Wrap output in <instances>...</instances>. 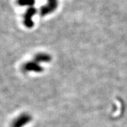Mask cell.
Returning a JSON list of instances; mask_svg holds the SVG:
<instances>
[{"label":"cell","instance_id":"1","mask_svg":"<svg viewBox=\"0 0 127 127\" xmlns=\"http://www.w3.org/2000/svg\"><path fill=\"white\" fill-rule=\"evenodd\" d=\"M58 7V0H47V3L45 5L41 7L40 15L44 16L51 13L55 10Z\"/></svg>","mask_w":127,"mask_h":127},{"label":"cell","instance_id":"2","mask_svg":"<svg viewBox=\"0 0 127 127\" xmlns=\"http://www.w3.org/2000/svg\"><path fill=\"white\" fill-rule=\"evenodd\" d=\"M31 120V117L29 114H23L17 117L12 123V127H24Z\"/></svg>","mask_w":127,"mask_h":127},{"label":"cell","instance_id":"3","mask_svg":"<svg viewBox=\"0 0 127 127\" xmlns=\"http://www.w3.org/2000/svg\"><path fill=\"white\" fill-rule=\"evenodd\" d=\"M36 12V9L34 7H31L29 8L24 16V24L28 28L33 27L34 22L32 21V17Z\"/></svg>","mask_w":127,"mask_h":127},{"label":"cell","instance_id":"4","mask_svg":"<svg viewBox=\"0 0 127 127\" xmlns=\"http://www.w3.org/2000/svg\"><path fill=\"white\" fill-rule=\"evenodd\" d=\"M24 69L25 71H35L40 73L43 71V68L41 65L39 64L36 61L33 62H27L24 65Z\"/></svg>","mask_w":127,"mask_h":127},{"label":"cell","instance_id":"5","mask_svg":"<svg viewBox=\"0 0 127 127\" xmlns=\"http://www.w3.org/2000/svg\"><path fill=\"white\" fill-rule=\"evenodd\" d=\"M50 55L46 53H39L34 57V61L38 63L40 62H49L51 60Z\"/></svg>","mask_w":127,"mask_h":127},{"label":"cell","instance_id":"6","mask_svg":"<svg viewBox=\"0 0 127 127\" xmlns=\"http://www.w3.org/2000/svg\"><path fill=\"white\" fill-rule=\"evenodd\" d=\"M35 2V0H18V3L20 5L22 6H25V5H33Z\"/></svg>","mask_w":127,"mask_h":127}]
</instances>
